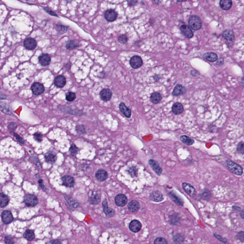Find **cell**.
I'll list each match as a JSON object with an SVG mask.
<instances>
[{
  "mask_svg": "<svg viewBox=\"0 0 244 244\" xmlns=\"http://www.w3.org/2000/svg\"><path fill=\"white\" fill-rule=\"evenodd\" d=\"M119 109L123 114L126 117L130 118L131 116V110L127 107L124 103H121L119 104Z\"/></svg>",
  "mask_w": 244,
  "mask_h": 244,
  "instance_id": "cell-25",
  "label": "cell"
},
{
  "mask_svg": "<svg viewBox=\"0 0 244 244\" xmlns=\"http://www.w3.org/2000/svg\"><path fill=\"white\" fill-rule=\"evenodd\" d=\"M189 24L194 30L197 31L202 27V20L196 15H192L189 19Z\"/></svg>",
  "mask_w": 244,
  "mask_h": 244,
  "instance_id": "cell-2",
  "label": "cell"
},
{
  "mask_svg": "<svg viewBox=\"0 0 244 244\" xmlns=\"http://www.w3.org/2000/svg\"><path fill=\"white\" fill-rule=\"evenodd\" d=\"M128 173L132 177H135L137 175V169L135 166L131 167L128 170Z\"/></svg>",
  "mask_w": 244,
  "mask_h": 244,
  "instance_id": "cell-41",
  "label": "cell"
},
{
  "mask_svg": "<svg viewBox=\"0 0 244 244\" xmlns=\"http://www.w3.org/2000/svg\"><path fill=\"white\" fill-rule=\"evenodd\" d=\"M24 202L28 207H33L38 203V200L36 196L32 194H28L25 196Z\"/></svg>",
  "mask_w": 244,
  "mask_h": 244,
  "instance_id": "cell-3",
  "label": "cell"
},
{
  "mask_svg": "<svg viewBox=\"0 0 244 244\" xmlns=\"http://www.w3.org/2000/svg\"><path fill=\"white\" fill-rule=\"evenodd\" d=\"M9 199L7 196L4 193H0V207H4L7 206L9 203Z\"/></svg>",
  "mask_w": 244,
  "mask_h": 244,
  "instance_id": "cell-32",
  "label": "cell"
},
{
  "mask_svg": "<svg viewBox=\"0 0 244 244\" xmlns=\"http://www.w3.org/2000/svg\"><path fill=\"white\" fill-rule=\"evenodd\" d=\"M24 45L27 49L32 50L36 48L37 42L34 39L28 38L24 42Z\"/></svg>",
  "mask_w": 244,
  "mask_h": 244,
  "instance_id": "cell-13",
  "label": "cell"
},
{
  "mask_svg": "<svg viewBox=\"0 0 244 244\" xmlns=\"http://www.w3.org/2000/svg\"><path fill=\"white\" fill-rule=\"evenodd\" d=\"M142 228V225L139 221L134 220L131 222L129 224V228L130 230L134 233L139 232Z\"/></svg>",
  "mask_w": 244,
  "mask_h": 244,
  "instance_id": "cell-16",
  "label": "cell"
},
{
  "mask_svg": "<svg viewBox=\"0 0 244 244\" xmlns=\"http://www.w3.org/2000/svg\"><path fill=\"white\" fill-rule=\"evenodd\" d=\"M237 152L241 153V154H244V143L243 142H240L238 144V145L237 146Z\"/></svg>",
  "mask_w": 244,
  "mask_h": 244,
  "instance_id": "cell-44",
  "label": "cell"
},
{
  "mask_svg": "<svg viewBox=\"0 0 244 244\" xmlns=\"http://www.w3.org/2000/svg\"><path fill=\"white\" fill-rule=\"evenodd\" d=\"M182 187L184 191L186 193L191 196H193L195 194V189L193 186H192L191 184L187 183H183L182 184Z\"/></svg>",
  "mask_w": 244,
  "mask_h": 244,
  "instance_id": "cell-18",
  "label": "cell"
},
{
  "mask_svg": "<svg viewBox=\"0 0 244 244\" xmlns=\"http://www.w3.org/2000/svg\"><path fill=\"white\" fill-rule=\"evenodd\" d=\"M140 207V204L136 200H132L128 204V208L131 212H137L139 209Z\"/></svg>",
  "mask_w": 244,
  "mask_h": 244,
  "instance_id": "cell-27",
  "label": "cell"
},
{
  "mask_svg": "<svg viewBox=\"0 0 244 244\" xmlns=\"http://www.w3.org/2000/svg\"><path fill=\"white\" fill-rule=\"evenodd\" d=\"M101 196L98 192L94 191L93 192L89 197V201L91 204H96L100 202Z\"/></svg>",
  "mask_w": 244,
  "mask_h": 244,
  "instance_id": "cell-19",
  "label": "cell"
},
{
  "mask_svg": "<svg viewBox=\"0 0 244 244\" xmlns=\"http://www.w3.org/2000/svg\"><path fill=\"white\" fill-rule=\"evenodd\" d=\"M224 60H223V58L221 57V58H220L218 60V61L217 62V65L220 66L224 64Z\"/></svg>",
  "mask_w": 244,
  "mask_h": 244,
  "instance_id": "cell-52",
  "label": "cell"
},
{
  "mask_svg": "<svg viewBox=\"0 0 244 244\" xmlns=\"http://www.w3.org/2000/svg\"><path fill=\"white\" fill-rule=\"evenodd\" d=\"M39 61L42 65L46 66L48 65L51 62V57L48 54L43 53L39 57Z\"/></svg>",
  "mask_w": 244,
  "mask_h": 244,
  "instance_id": "cell-21",
  "label": "cell"
},
{
  "mask_svg": "<svg viewBox=\"0 0 244 244\" xmlns=\"http://www.w3.org/2000/svg\"><path fill=\"white\" fill-rule=\"evenodd\" d=\"M55 86L58 88H62L65 86L66 80L63 76H56L55 79Z\"/></svg>",
  "mask_w": 244,
  "mask_h": 244,
  "instance_id": "cell-22",
  "label": "cell"
},
{
  "mask_svg": "<svg viewBox=\"0 0 244 244\" xmlns=\"http://www.w3.org/2000/svg\"><path fill=\"white\" fill-rule=\"evenodd\" d=\"M44 10L45 11V12H46L47 13H48V14L50 15H52V16H56V17H58V16L57 14L55 13V12H53L52 11V10L49 9L48 8H44Z\"/></svg>",
  "mask_w": 244,
  "mask_h": 244,
  "instance_id": "cell-48",
  "label": "cell"
},
{
  "mask_svg": "<svg viewBox=\"0 0 244 244\" xmlns=\"http://www.w3.org/2000/svg\"><path fill=\"white\" fill-rule=\"evenodd\" d=\"M183 238L180 235H175L174 237V241L177 243H180L183 241Z\"/></svg>",
  "mask_w": 244,
  "mask_h": 244,
  "instance_id": "cell-47",
  "label": "cell"
},
{
  "mask_svg": "<svg viewBox=\"0 0 244 244\" xmlns=\"http://www.w3.org/2000/svg\"><path fill=\"white\" fill-rule=\"evenodd\" d=\"M180 139L182 142L186 145H193L195 141L187 135H183L180 136Z\"/></svg>",
  "mask_w": 244,
  "mask_h": 244,
  "instance_id": "cell-31",
  "label": "cell"
},
{
  "mask_svg": "<svg viewBox=\"0 0 244 244\" xmlns=\"http://www.w3.org/2000/svg\"><path fill=\"white\" fill-rule=\"evenodd\" d=\"M32 90L35 95H40L45 91V87L43 85L39 83H35L31 87Z\"/></svg>",
  "mask_w": 244,
  "mask_h": 244,
  "instance_id": "cell-7",
  "label": "cell"
},
{
  "mask_svg": "<svg viewBox=\"0 0 244 244\" xmlns=\"http://www.w3.org/2000/svg\"><path fill=\"white\" fill-rule=\"evenodd\" d=\"M76 93L69 92L66 94L65 99L68 102H73L76 99Z\"/></svg>",
  "mask_w": 244,
  "mask_h": 244,
  "instance_id": "cell-39",
  "label": "cell"
},
{
  "mask_svg": "<svg viewBox=\"0 0 244 244\" xmlns=\"http://www.w3.org/2000/svg\"><path fill=\"white\" fill-rule=\"evenodd\" d=\"M173 113L176 115L181 114L183 112L184 107L183 104L180 103H176L173 105L172 107Z\"/></svg>",
  "mask_w": 244,
  "mask_h": 244,
  "instance_id": "cell-24",
  "label": "cell"
},
{
  "mask_svg": "<svg viewBox=\"0 0 244 244\" xmlns=\"http://www.w3.org/2000/svg\"><path fill=\"white\" fill-rule=\"evenodd\" d=\"M220 6L224 10H228L232 6V1L230 0H221L220 1Z\"/></svg>",
  "mask_w": 244,
  "mask_h": 244,
  "instance_id": "cell-30",
  "label": "cell"
},
{
  "mask_svg": "<svg viewBox=\"0 0 244 244\" xmlns=\"http://www.w3.org/2000/svg\"><path fill=\"white\" fill-rule=\"evenodd\" d=\"M162 97L161 94L158 92H154L151 94L150 96V100L154 104H158L162 100Z\"/></svg>",
  "mask_w": 244,
  "mask_h": 244,
  "instance_id": "cell-29",
  "label": "cell"
},
{
  "mask_svg": "<svg viewBox=\"0 0 244 244\" xmlns=\"http://www.w3.org/2000/svg\"><path fill=\"white\" fill-rule=\"evenodd\" d=\"M204 58L210 62H216L218 59V56L216 53L213 52L206 53L203 56Z\"/></svg>",
  "mask_w": 244,
  "mask_h": 244,
  "instance_id": "cell-28",
  "label": "cell"
},
{
  "mask_svg": "<svg viewBox=\"0 0 244 244\" xmlns=\"http://www.w3.org/2000/svg\"><path fill=\"white\" fill-rule=\"evenodd\" d=\"M79 46V43L74 40H70L68 41L66 44V48L67 49L69 50L74 49Z\"/></svg>",
  "mask_w": 244,
  "mask_h": 244,
  "instance_id": "cell-33",
  "label": "cell"
},
{
  "mask_svg": "<svg viewBox=\"0 0 244 244\" xmlns=\"http://www.w3.org/2000/svg\"><path fill=\"white\" fill-rule=\"evenodd\" d=\"M76 130L77 133L80 135H83L86 133V128L84 125H78L76 127Z\"/></svg>",
  "mask_w": 244,
  "mask_h": 244,
  "instance_id": "cell-40",
  "label": "cell"
},
{
  "mask_svg": "<svg viewBox=\"0 0 244 244\" xmlns=\"http://www.w3.org/2000/svg\"><path fill=\"white\" fill-rule=\"evenodd\" d=\"M68 28L67 26H65L63 25L59 24H58L56 26V30L60 35H63L67 32Z\"/></svg>",
  "mask_w": 244,
  "mask_h": 244,
  "instance_id": "cell-35",
  "label": "cell"
},
{
  "mask_svg": "<svg viewBox=\"0 0 244 244\" xmlns=\"http://www.w3.org/2000/svg\"><path fill=\"white\" fill-rule=\"evenodd\" d=\"M191 74L192 76H196L199 74L198 72L197 71L195 70H193L191 71Z\"/></svg>",
  "mask_w": 244,
  "mask_h": 244,
  "instance_id": "cell-54",
  "label": "cell"
},
{
  "mask_svg": "<svg viewBox=\"0 0 244 244\" xmlns=\"http://www.w3.org/2000/svg\"><path fill=\"white\" fill-rule=\"evenodd\" d=\"M150 198L152 201L156 202H160L164 199L162 194L158 190L152 192V193L150 194Z\"/></svg>",
  "mask_w": 244,
  "mask_h": 244,
  "instance_id": "cell-17",
  "label": "cell"
},
{
  "mask_svg": "<svg viewBox=\"0 0 244 244\" xmlns=\"http://www.w3.org/2000/svg\"><path fill=\"white\" fill-rule=\"evenodd\" d=\"M154 244H167V242L163 238H158L155 240Z\"/></svg>",
  "mask_w": 244,
  "mask_h": 244,
  "instance_id": "cell-43",
  "label": "cell"
},
{
  "mask_svg": "<svg viewBox=\"0 0 244 244\" xmlns=\"http://www.w3.org/2000/svg\"><path fill=\"white\" fill-rule=\"evenodd\" d=\"M130 65L134 69L140 68L143 65V60L139 56H134L130 60Z\"/></svg>",
  "mask_w": 244,
  "mask_h": 244,
  "instance_id": "cell-4",
  "label": "cell"
},
{
  "mask_svg": "<svg viewBox=\"0 0 244 244\" xmlns=\"http://www.w3.org/2000/svg\"><path fill=\"white\" fill-rule=\"evenodd\" d=\"M38 183H39V185H40V186H41L42 189H43L44 191H45L46 189V187H45V185H44V184H43V181H42V180H39Z\"/></svg>",
  "mask_w": 244,
  "mask_h": 244,
  "instance_id": "cell-51",
  "label": "cell"
},
{
  "mask_svg": "<svg viewBox=\"0 0 244 244\" xmlns=\"http://www.w3.org/2000/svg\"><path fill=\"white\" fill-rule=\"evenodd\" d=\"M62 184L63 186L67 187H73L74 186V179L70 176H65L62 177Z\"/></svg>",
  "mask_w": 244,
  "mask_h": 244,
  "instance_id": "cell-9",
  "label": "cell"
},
{
  "mask_svg": "<svg viewBox=\"0 0 244 244\" xmlns=\"http://www.w3.org/2000/svg\"><path fill=\"white\" fill-rule=\"evenodd\" d=\"M96 176L98 181H105L108 177V173L104 169H99L96 173Z\"/></svg>",
  "mask_w": 244,
  "mask_h": 244,
  "instance_id": "cell-26",
  "label": "cell"
},
{
  "mask_svg": "<svg viewBox=\"0 0 244 244\" xmlns=\"http://www.w3.org/2000/svg\"><path fill=\"white\" fill-rule=\"evenodd\" d=\"M180 31L187 38H191L194 36V33L191 28L186 25H183L180 27Z\"/></svg>",
  "mask_w": 244,
  "mask_h": 244,
  "instance_id": "cell-14",
  "label": "cell"
},
{
  "mask_svg": "<svg viewBox=\"0 0 244 244\" xmlns=\"http://www.w3.org/2000/svg\"><path fill=\"white\" fill-rule=\"evenodd\" d=\"M102 205L103 206L104 212L106 216L108 217H112L114 216L115 214V211L112 208L108 207L107 201L106 199L104 200L102 202Z\"/></svg>",
  "mask_w": 244,
  "mask_h": 244,
  "instance_id": "cell-10",
  "label": "cell"
},
{
  "mask_svg": "<svg viewBox=\"0 0 244 244\" xmlns=\"http://www.w3.org/2000/svg\"><path fill=\"white\" fill-rule=\"evenodd\" d=\"M45 158L46 162L50 164H53L56 161L57 155L53 152L49 151L45 154Z\"/></svg>",
  "mask_w": 244,
  "mask_h": 244,
  "instance_id": "cell-20",
  "label": "cell"
},
{
  "mask_svg": "<svg viewBox=\"0 0 244 244\" xmlns=\"http://www.w3.org/2000/svg\"><path fill=\"white\" fill-rule=\"evenodd\" d=\"M112 92L108 88H105L102 90L100 93L101 99L105 102H107L110 100L112 96Z\"/></svg>",
  "mask_w": 244,
  "mask_h": 244,
  "instance_id": "cell-11",
  "label": "cell"
},
{
  "mask_svg": "<svg viewBox=\"0 0 244 244\" xmlns=\"http://www.w3.org/2000/svg\"><path fill=\"white\" fill-rule=\"evenodd\" d=\"M222 36L225 40L229 42H234L235 35L233 30H226L224 31L222 34Z\"/></svg>",
  "mask_w": 244,
  "mask_h": 244,
  "instance_id": "cell-15",
  "label": "cell"
},
{
  "mask_svg": "<svg viewBox=\"0 0 244 244\" xmlns=\"http://www.w3.org/2000/svg\"><path fill=\"white\" fill-rule=\"evenodd\" d=\"M65 198L67 203L69 204L73 207H74V208H77L79 207V204L76 201H75L72 197L66 196H65Z\"/></svg>",
  "mask_w": 244,
  "mask_h": 244,
  "instance_id": "cell-36",
  "label": "cell"
},
{
  "mask_svg": "<svg viewBox=\"0 0 244 244\" xmlns=\"http://www.w3.org/2000/svg\"><path fill=\"white\" fill-rule=\"evenodd\" d=\"M138 1H127L128 5L129 6H134L136 5V4L137 3Z\"/></svg>",
  "mask_w": 244,
  "mask_h": 244,
  "instance_id": "cell-50",
  "label": "cell"
},
{
  "mask_svg": "<svg viewBox=\"0 0 244 244\" xmlns=\"http://www.w3.org/2000/svg\"><path fill=\"white\" fill-rule=\"evenodd\" d=\"M1 217L3 222L5 224H8L11 223L14 220V217L11 212L9 211H4L1 214Z\"/></svg>",
  "mask_w": 244,
  "mask_h": 244,
  "instance_id": "cell-12",
  "label": "cell"
},
{
  "mask_svg": "<svg viewBox=\"0 0 244 244\" xmlns=\"http://www.w3.org/2000/svg\"><path fill=\"white\" fill-rule=\"evenodd\" d=\"M186 92V89L185 87L180 84H177L175 87L172 92L173 96H179L184 94Z\"/></svg>",
  "mask_w": 244,
  "mask_h": 244,
  "instance_id": "cell-23",
  "label": "cell"
},
{
  "mask_svg": "<svg viewBox=\"0 0 244 244\" xmlns=\"http://www.w3.org/2000/svg\"><path fill=\"white\" fill-rule=\"evenodd\" d=\"M34 138L38 142H41L42 140V135L41 133H36L34 134Z\"/></svg>",
  "mask_w": 244,
  "mask_h": 244,
  "instance_id": "cell-45",
  "label": "cell"
},
{
  "mask_svg": "<svg viewBox=\"0 0 244 244\" xmlns=\"http://www.w3.org/2000/svg\"><path fill=\"white\" fill-rule=\"evenodd\" d=\"M24 237L28 241H32L35 238V234L31 230L28 229L24 233Z\"/></svg>",
  "mask_w": 244,
  "mask_h": 244,
  "instance_id": "cell-34",
  "label": "cell"
},
{
  "mask_svg": "<svg viewBox=\"0 0 244 244\" xmlns=\"http://www.w3.org/2000/svg\"><path fill=\"white\" fill-rule=\"evenodd\" d=\"M48 244H61V242L58 240H55L50 242Z\"/></svg>",
  "mask_w": 244,
  "mask_h": 244,
  "instance_id": "cell-53",
  "label": "cell"
},
{
  "mask_svg": "<svg viewBox=\"0 0 244 244\" xmlns=\"http://www.w3.org/2000/svg\"><path fill=\"white\" fill-rule=\"evenodd\" d=\"M169 194H170V196H171V198L172 199L173 201H174L175 203H176L182 206L183 202L182 200L180 199L175 194L173 193V192H171Z\"/></svg>",
  "mask_w": 244,
  "mask_h": 244,
  "instance_id": "cell-38",
  "label": "cell"
},
{
  "mask_svg": "<svg viewBox=\"0 0 244 244\" xmlns=\"http://www.w3.org/2000/svg\"><path fill=\"white\" fill-rule=\"evenodd\" d=\"M69 152L71 156H76L78 153L79 148L74 144H72L70 148Z\"/></svg>",
  "mask_w": 244,
  "mask_h": 244,
  "instance_id": "cell-37",
  "label": "cell"
},
{
  "mask_svg": "<svg viewBox=\"0 0 244 244\" xmlns=\"http://www.w3.org/2000/svg\"><path fill=\"white\" fill-rule=\"evenodd\" d=\"M5 243L6 244H14V240L11 236H6L5 238Z\"/></svg>",
  "mask_w": 244,
  "mask_h": 244,
  "instance_id": "cell-46",
  "label": "cell"
},
{
  "mask_svg": "<svg viewBox=\"0 0 244 244\" xmlns=\"http://www.w3.org/2000/svg\"><path fill=\"white\" fill-rule=\"evenodd\" d=\"M226 166L231 172L238 176H241L243 174V170L242 167L230 160L226 161Z\"/></svg>",
  "mask_w": 244,
  "mask_h": 244,
  "instance_id": "cell-1",
  "label": "cell"
},
{
  "mask_svg": "<svg viewBox=\"0 0 244 244\" xmlns=\"http://www.w3.org/2000/svg\"><path fill=\"white\" fill-rule=\"evenodd\" d=\"M118 40L119 42L122 44H125L127 42L128 38L127 35H119L118 38Z\"/></svg>",
  "mask_w": 244,
  "mask_h": 244,
  "instance_id": "cell-42",
  "label": "cell"
},
{
  "mask_svg": "<svg viewBox=\"0 0 244 244\" xmlns=\"http://www.w3.org/2000/svg\"><path fill=\"white\" fill-rule=\"evenodd\" d=\"M14 135H15V137H16V139H17V140L19 142L22 144H24V140L22 137L21 136H20V135H17V134H14Z\"/></svg>",
  "mask_w": 244,
  "mask_h": 244,
  "instance_id": "cell-49",
  "label": "cell"
},
{
  "mask_svg": "<svg viewBox=\"0 0 244 244\" xmlns=\"http://www.w3.org/2000/svg\"><path fill=\"white\" fill-rule=\"evenodd\" d=\"M117 15V13L113 9L107 10L104 13V17L109 22H113L115 21Z\"/></svg>",
  "mask_w": 244,
  "mask_h": 244,
  "instance_id": "cell-5",
  "label": "cell"
},
{
  "mask_svg": "<svg viewBox=\"0 0 244 244\" xmlns=\"http://www.w3.org/2000/svg\"><path fill=\"white\" fill-rule=\"evenodd\" d=\"M115 203L118 207H123L125 206L127 203V196L123 194H120L116 196L115 198Z\"/></svg>",
  "mask_w": 244,
  "mask_h": 244,
  "instance_id": "cell-6",
  "label": "cell"
},
{
  "mask_svg": "<svg viewBox=\"0 0 244 244\" xmlns=\"http://www.w3.org/2000/svg\"><path fill=\"white\" fill-rule=\"evenodd\" d=\"M148 163L155 173L158 176H160L162 173V169L160 167L157 161L153 159H150L148 160Z\"/></svg>",
  "mask_w": 244,
  "mask_h": 244,
  "instance_id": "cell-8",
  "label": "cell"
}]
</instances>
